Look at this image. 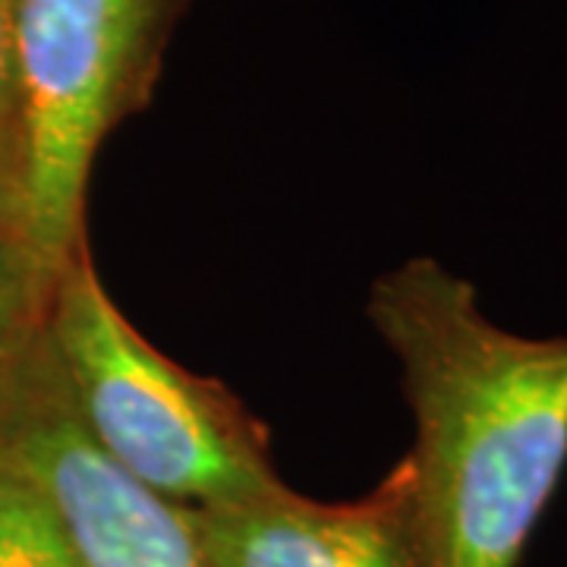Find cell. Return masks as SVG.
<instances>
[{
  "label": "cell",
  "instance_id": "1",
  "mask_svg": "<svg viewBox=\"0 0 567 567\" xmlns=\"http://www.w3.org/2000/svg\"><path fill=\"white\" fill-rule=\"evenodd\" d=\"M369 319L401 363L404 457L432 567H517L567 470V334L527 338L476 287L416 256L382 275Z\"/></svg>",
  "mask_w": 567,
  "mask_h": 567
},
{
  "label": "cell",
  "instance_id": "2",
  "mask_svg": "<svg viewBox=\"0 0 567 567\" xmlns=\"http://www.w3.org/2000/svg\"><path fill=\"white\" fill-rule=\"evenodd\" d=\"M48 341L85 435L171 505H244L284 486L265 425L234 391L167 360L123 319L89 240L58 271Z\"/></svg>",
  "mask_w": 567,
  "mask_h": 567
},
{
  "label": "cell",
  "instance_id": "3",
  "mask_svg": "<svg viewBox=\"0 0 567 567\" xmlns=\"http://www.w3.org/2000/svg\"><path fill=\"white\" fill-rule=\"evenodd\" d=\"M189 0H17L20 183L29 244L61 268L85 244L102 142L152 102Z\"/></svg>",
  "mask_w": 567,
  "mask_h": 567
},
{
  "label": "cell",
  "instance_id": "4",
  "mask_svg": "<svg viewBox=\"0 0 567 567\" xmlns=\"http://www.w3.org/2000/svg\"><path fill=\"white\" fill-rule=\"evenodd\" d=\"M0 470L48 498L82 567H205L193 514L142 486L85 435L51 341L0 420Z\"/></svg>",
  "mask_w": 567,
  "mask_h": 567
},
{
  "label": "cell",
  "instance_id": "5",
  "mask_svg": "<svg viewBox=\"0 0 567 567\" xmlns=\"http://www.w3.org/2000/svg\"><path fill=\"white\" fill-rule=\"evenodd\" d=\"M189 514L205 567H432L404 461L357 502H312L281 486Z\"/></svg>",
  "mask_w": 567,
  "mask_h": 567
},
{
  "label": "cell",
  "instance_id": "6",
  "mask_svg": "<svg viewBox=\"0 0 567 567\" xmlns=\"http://www.w3.org/2000/svg\"><path fill=\"white\" fill-rule=\"evenodd\" d=\"M58 271L29 244L20 218L0 205V420L48 344Z\"/></svg>",
  "mask_w": 567,
  "mask_h": 567
},
{
  "label": "cell",
  "instance_id": "7",
  "mask_svg": "<svg viewBox=\"0 0 567 567\" xmlns=\"http://www.w3.org/2000/svg\"><path fill=\"white\" fill-rule=\"evenodd\" d=\"M0 567H82L54 507L10 470H0Z\"/></svg>",
  "mask_w": 567,
  "mask_h": 567
},
{
  "label": "cell",
  "instance_id": "8",
  "mask_svg": "<svg viewBox=\"0 0 567 567\" xmlns=\"http://www.w3.org/2000/svg\"><path fill=\"white\" fill-rule=\"evenodd\" d=\"M20 183V80H17V0H0V205L17 218Z\"/></svg>",
  "mask_w": 567,
  "mask_h": 567
}]
</instances>
